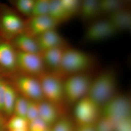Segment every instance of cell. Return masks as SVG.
<instances>
[{
	"mask_svg": "<svg viewBox=\"0 0 131 131\" xmlns=\"http://www.w3.org/2000/svg\"><path fill=\"white\" fill-rule=\"evenodd\" d=\"M39 118L38 103L32 100L28 101L26 112L27 120L28 123Z\"/></svg>",
	"mask_w": 131,
	"mask_h": 131,
	"instance_id": "83f0119b",
	"label": "cell"
},
{
	"mask_svg": "<svg viewBox=\"0 0 131 131\" xmlns=\"http://www.w3.org/2000/svg\"><path fill=\"white\" fill-rule=\"evenodd\" d=\"M94 125L96 131H115L114 124L102 116Z\"/></svg>",
	"mask_w": 131,
	"mask_h": 131,
	"instance_id": "f1b7e54d",
	"label": "cell"
},
{
	"mask_svg": "<svg viewBox=\"0 0 131 131\" xmlns=\"http://www.w3.org/2000/svg\"><path fill=\"white\" fill-rule=\"evenodd\" d=\"M131 101L129 96L117 93L102 107V116L115 124L131 117Z\"/></svg>",
	"mask_w": 131,
	"mask_h": 131,
	"instance_id": "277c9868",
	"label": "cell"
},
{
	"mask_svg": "<svg viewBox=\"0 0 131 131\" xmlns=\"http://www.w3.org/2000/svg\"><path fill=\"white\" fill-rule=\"evenodd\" d=\"M29 123L25 118L15 115L12 117L7 124L8 130H28Z\"/></svg>",
	"mask_w": 131,
	"mask_h": 131,
	"instance_id": "cb8c5ba5",
	"label": "cell"
},
{
	"mask_svg": "<svg viewBox=\"0 0 131 131\" xmlns=\"http://www.w3.org/2000/svg\"><path fill=\"white\" fill-rule=\"evenodd\" d=\"M3 127L2 124H0V131H3Z\"/></svg>",
	"mask_w": 131,
	"mask_h": 131,
	"instance_id": "836d02e7",
	"label": "cell"
},
{
	"mask_svg": "<svg viewBox=\"0 0 131 131\" xmlns=\"http://www.w3.org/2000/svg\"><path fill=\"white\" fill-rule=\"evenodd\" d=\"M118 77L115 65L107 67L93 77L87 96L102 107L117 93Z\"/></svg>",
	"mask_w": 131,
	"mask_h": 131,
	"instance_id": "6da1fadb",
	"label": "cell"
},
{
	"mask_svg": "<svg viewBox=\"0 0 131 131\" xmlns=\"http://www.w3.org/2000/svg\"><path fill=\"white\" fill-rule=\"evenodd\" d=\"M40 53L48 49L57 47H68V43L56 28L49 30L35 37Z\"/></svg>",
	"mask_w": 131,
	"mask_h": 131,
	"instance_id": "4fadbf2b",
	"label": "cell"
},
{
	"mask_svg": "<svg viewBox=\"0 0 131 131\" xmlns=\"http://www.w3.org/2000/svg\"><path fill=\"white\" fill-rule=\"evenodd\" d=\"M48 15L58 25L70 20L62 7L60 1H50Z\"/></svg>",
	"mask_w": 131,
	"mask_h": 131,
	"instance_id": "d6986e66",
	"label": "cell"
},
{
	"mask_svg": "<svg viewBox=\"0 0 131 131\" xmlns=\"http://www.w3.org/2000/svg\"><path fill=\"white\" fill-rule=\"evenodd\" d=\"M0 124H3V120L2 118L0 116Z\"/></svg>",
	"mask_w": 131,
	"mask_h": 131,
	"instance_id": "d590c367",
	"label": "cell"
},
{
	"mask_svg": "<svg viewBox=\"0 0 131 131\" xmlns=\"http://www.w3.org/2000/svg\"><path fill=\"white\" fill-rule=\"evenodd\" d=\"M17 86L24 95L31 100L39 101L44 98L40 83L32 76H20L16 80Z\"/></svg>",
	"mask_w": 131,
	"mask_h": 131,
	"instance_id": "30bf717a",
	"label": "cell"
},
{
	"mask_svg": "<svg viewBox=\"0 0 131 131\" xmlns=\"http://www.w3.org/2000/svg\"><path fill=\"white\" fill-rule=\"evenodd\" d=\"M115 131H131V117L122 119L115 125Z\"/></svg>",
	"mask_w": 131,
	"mask_h": 131,
	"instance_id": "4dcf8cb0",
	"label": "cell"
},
{
	"mask_svg": "<svg viewBox=\"0 0 131 131\" xmlns=\"http://www.w3.org/2000/svg\"><path fill=\"white\" fill-rule=\"evenodd\" d=\"M81 22L85 26L103 18L99 5V1H81L77 15Z\"/></svg>",
	"mask_w": 131,
	"mask_h": 131,
	"instance_id": "7c38bea8",
	"label": "cell"
},
{
	"mask_svg": "<svg viewBox=\"0 0 131 131\" xmlns=\"http://www.w3.org/2000/svg\"><path fill=\"white\" fill-rule=\"evenodd\" d=\"M118 34L107 19L103 18L86 27L81 43L83 45L101 43L112 38Z\"/></svg>",
	"mask_w": 131,
	"mask_h": 131,
	"instance_id": "5b68a950",
	"label": "cell"
},
{
	"mask_svg": "<svg viewBox=\"0 0 131 131\" xmlns=\"http://www.w3.org/2000/svg\"><path fill=\"white\" fill-rule=\"evenodd\" d=\"M17 68L29 75H39L43 73L44 65L40 54L26 53L16 50Z\"/></svg>",
	"mask_w": 131,
	"mask_h": 131,
	"instance_id": "9c48e42d",
	"label": "cell"
},
{
	"mask_svg": "<svg viewBox=\"0 0 131 131\" xmlns=\"http://www.w3.org/2000/svg\"><path fill=\"white\" fill-rule=\"evenodd\" d=\"M6 82L0 78V111H3V102Z\"/></svg>",
	"mask_w": 131,
	"mask_h": 131,
	"instance_id": "1f68e13d",
	"label": "cell"
},
{
	"mask_svg": "<svg viewBox=\"0 0 131 131\" xmlns=\"http://www.w3.org/2000/svg\"><path fill=\"white\" fill-rule=\"evenodd\" d=\"M67 47H55L40 53L44 66H46L51 71V73L60 75L59 70L62 57L64 50Z\"/></svg>",
	"mask_w": 131,
	"mask_h": 131,
	"instance_id": "2e32d148",
	"label": "cell"
},
{
	"mask_svg": "<svg viewBox=\"0 0 131 131\" xmlns=\"http://www.w3.org/2000/svg\"><path fill=\"white\" fill-rule=\"evenodd\" d=\"M77 125H94L102 116V107L87 96L75 104Z\"/></svg>",
	"mask_w": 131,
	"mask_h": 131,
	"instance_id": "52a82bcc",
	"label": "cell"
},
{
	"mask_svg": "<svg viewBox=\"0 0 131 131\" xmlns=\"http://www.w3.org/2000/svg\"><path fill=\"white\" fill-rule=\"evenodd\" d=\"M0 67L8 72H13L17 68L16 50L11 42L0 40Z\"/></svg>",
	"mask_w": 131,
	"mask_h": 131,
	"instance_id": "5bb4252c",
	"label": "cell"
},
{
	"mask_svg": "<svg viewBox=\"0 0 131 131\" xmlns=\"http://www.w3.org/2000/svg\"><path fill=\"white\" fill-rule=\"evenodd\" d=\"M8 131H28V130H8Z\"/></svg>",
	"mask_w": 131,
	"mask_h": 131,
	"instance_id": "e575fe53",
	"label": "cell"
},
{
	"mask_svg": "<svg viewBox=\"0 0 131 131\" xmlns=\"http://www.w3.org/2000/svg\"><path fill=\"white\" fill-rule=\"evenodd\" d=\"M60 2L70 19L77 16L81 1L60 0Z\"/></svg>",
	"mask_w": 131,
	"mask_h": 131,
	"instance_id": "7402d4cb",
	"label": "cell"
},
{
	"mask_svg": "<svg viewBox=\"0 0 131 131\" xmlns=\"http://www.w3.org/2000/svg\"><path fill=\"white\" fill-rule=\"evenodd\" d=\"M39 118L48 127L52 126L58 120L56 105L49 102L38 103Z\"/></svg>",
	"mask_w": 131,
	"mask_h": 131,
	"instance_id": "ac0fdd59",
	"label": "cell"
},
{
	"mask_svg": "<svg viewBox=\"0 0 131 131\" xmlns=\"http://www.w3.org/2000/svg\"><path fill=\"white\" fill-rule=\"evenodd\" d=\"M105 18L112 25L118 33L130 31L131 13L129 7L121 8Z\"/></svg>",
	"mask_w": 131,
	"mask_h": 131,
	"instance_id": "9a60e30c",
	"label": "cell"
},
{
	"mask_svg": "<svg viewBox=\"0 0 131 131\" xmlns=\"http://www.w3.org/2000/svg\"><path fill=\"white\" fill-rule=\"evenodd\" d=\"M39 118L29 123L28 131H45L49 128Z\"/></svg>",
	"mask_w": 131,
	"mask_h": 131,
	"instance_id": "f546056e",
	"label": "cell"
},
{
	"mask_svg": "<svg viewBox=\"0 0 131 131\" xmlns=\"http://www.w3.org/2000/svg\"><path fill=\"white\" fill-rule=\"evenodd\" d=\"M29 18L25 22V32L34 38L49 30L56 29L58 26L48 15Z\"/></svg>",
	"mask_w": 131,
	"mask_h": 131,
	"instance_id": "8fae6325",
	"label": "cell"
},
{
	"mask_svg": "<svg viewBox=\"0 0 131 131\" xmlns=\"http://www.w3.org/2000/svg\"><path fill=\"white\" fill-rule=\"evenodd\" d=\"M17 97L14 89L11 85L6 83L3 102V111L7 114L10 115L13 113L14 108Z\"/></svg>",
	"mask_w": 131,
	"mask_h": 131,
	"instance_id": "44dd1931",
	"label": "cell"
},
{
	"mask_svg": "<svg viewBox=\"0 0 131 131\" xmlns=\"http://www.w3.org/2000/svg\"><path fill=\"white\" fill-rule=\"evenodd\" d=\"M45 131H50V127H49V128H47V129H46V130Z\"/></svg>",
	"mask_w": 131,
	"mask_h": 131,
	"instance_id": "8d00e7d4",
	"label": "cell"
},
{
	"mask_svg": "<svg viewBox=\"0 0 131 131\" xmlns=\"http://www.w3.org/2000/svg\"><path fill=\"white\" fill-rule=\"evenodd\" d=\"M94 125H77L75 131H96Z\"/></svg>",
	"mask_w": 131,
	"mask_h": 131,
	"instance_id": "d6a6232c",
	"label": "cell"
},
{
	"mask_svg": "<svg viewBox=\"0 0 131 131\" xmlns=\"http://www.w3.org/2000/svg\"><path fill=\"white\" fill-rule=\"evenodd\" d=\"M98 64L95 54L68 46L64 50L59 74L61 76L91 73Z\"/></svg>",
	"mask_w": 131,
	"mask_h": 131,
	"instance_id": "7a4b0ae2",
	"label": "cell"
},
{
	"mask_svg": "<svg viewBox=\"0 0 131 131\" xmlns=\"http://www.w3.org/2000/svg\"><path fill=\"white\" fill-rule=\"evenodd\" d=\"M75 127L71 119L63 117L58 120L50 129V131H75Z\"/></svg>",
	"mask_w": 131,
	"mask_h": 131,
	"instance_id": "603a6c76",
	"label": "cell"
},
{
	"mask_svg": "<svg viewBox=\"0 0 131 131\" xmlns=\"http://www.w3.org/2000/svg\"><path fill=\"white\" fill-rule=\"evenodd\" d=\"M11 43L18 51L26 53L40 54L35 38L25 32L11 40Z\"/></svg>",
	"mask_w": 131,
	"mask_h": 131,
	"instance_id": "e0dca14e",
	"label": "cell"
},
{
	"mask_svg": "<svg viewBox=\"0 0 131 131\" xmlns=\"http://www.w3.org/2000/svg\"><path fill=\"white\" fill-rule=\"evenodd\" d=\"M127 2L116 0H103L99 1V5L101 12L103 18L123 8L128 6Z\"/></svg>",
	"mask_w": 131,
	"mask_h": 131,
	"instance_id": "ffe728a7",
	"label": "cell"
},
{
	"mask_svg": "<svg viewBox=\"0 0 131 131\" xmlns=\"http://www.w3.org/2000/svg\"><path fill=\"white\" fill-rule=\"evenodd\" d=\"M35 0H18L15 6L21 14L27 17H31Z\"/></svg>",
	"mask_w": 131,
	"mask_h": 131,
	"instance_id": "484cf974",
	"label": "cell"
},
{
	"mask_svg": "<svg viewBox=\"0 0 131 131\" xmlns=\"http://www.w3.org/2000/svg\"><path fill=\"white\" fill-rule=\"evenodd\" d=\"M50 2V0H35L31 17L48 15Z\"/></svg>",
	"mask_w": 131,
	"mask_h": 131,
	"instance_id": "d4e9b609",
	"label": "cell"
},
{
	"mask_svg": "<svg viewBox=\"0 0 131 131\" xmlns=\"http://www.w3.org/2000/svg\"><path fill=\"white\" fill-rule=\"evenodd\" d=\"M93 77L91 73L67 77L63 81L64 92V98L70 104L75 105L87 96Z\"/></svg>",
	"mask_w": 131,
	"mask_h": 131,
	"instance_id": "3957f363",
	"label": "cell"
},
{
	"mask_svg": "<svg viewBox=\"0 0 131 131\" xmlns=\"http://www.w3.org/2000/svg\"><path fill=\"white\" fill-rule=\"evenodd\" d=\"M39 77L38 80L44 98L56 105L62 102L65 98L62 77L51 72L43 73Z\"/></svg>",
	"mask_w": 131,
	"mask_h": 131,
	"instance_id": "8992f818",
	"label": "cell"
},
{
	"mask_svg": "<svg viewBox=\"0 0 131 131\" xmlns=\"http://www.w3.org/2000/svg\"><path fill=\"white\" fill-rule=\"evenodd\" d=\"M28 101L24 97L17 96L14 108L15 115L26 119Z\"/></svg>",
	"mask_w": 131,
	"mask_h": 131,
	"instance_id": "4316f807",
	"label": "cell"
},
{
	"mask_svg": "<svg viewBox=\"0 0 131 131\" xmlns=\"http://www.w3.org/2000/svg\"><path fill=\"white\" fill-rule=\"evenodd\" d=\"M25 30V22L14 12L6 10L0 14V34L6 40H12Z\"/></svg>",
	"mask_w": 131,
	"mask_h": 131,
	"instance_id": "ba28073f",
	"label": "cell"
}]
</instances>
